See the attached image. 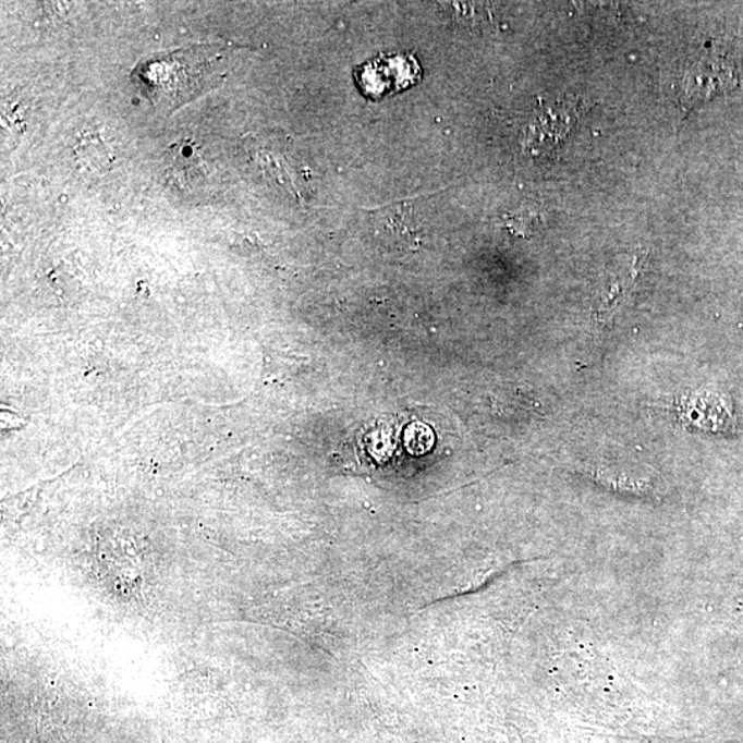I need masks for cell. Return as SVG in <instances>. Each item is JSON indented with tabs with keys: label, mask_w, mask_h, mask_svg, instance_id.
Masks as SVG:
<instances>
[{
	"label": "cell",
	"mask_w": 743,
	"mask_h": 743,
	"mask_svg": "<svg viewBox=\"0 0 743 743\" xmlns=\"http://www.w3.org/2000/svg\"><path fill=\"white\" fill-rule=\"evenodd\" d=\"M222 60L217 46H191L148 57L138 62L131 78L157 111L170 113L217 87Z\"/></svg>",
	"instance_id": "1"
},
{
	"label": "cell",
	"mask_w": 743,
	"mask_h": 743,
	"mask_svg": "<svg viewBox=\"0 0 743 743\" xmlns=\"http://www.w3.org/2000/svg\"><path fill=\"white\" fill-rule=\"evenodd\" d=\"M735 82L734 73L724 59L718 54H703L685 70L680 108L687 114L706 99L730 90Z\"/></svg>",
	"instance_id": "2"
},
{
	"label": "cell",
	"mask_w": 743,
	"mask_h": 743,
	"mask_svg": "<svg viewBox=\"0 0 743 743\" xmlns=\"http://www.w3.org/2000/svg\"><path fill=\"white\" fill-rule=\"evenodd\" d=\"M640 271V259L633 258L630 266H621L619 273H613L601 282L596 290L593 313L600 321L609 320L619 310Z\"/></svg>",
	"instance_id": "3"
},
{
	"label": "cell",
	"mask_w": 743,
	"mask_h": 743,
	"mask_svg": "<svg viewBox=\"0 0 743 743\" xmlns=\"http://www.w3.org/2000/svg\"><path fill=\"white\" fill-rule=\"evenodd\" d=\"M516 217L512 218L509 222V228L514 230L516 234H527L528 230L532 229L531 223H537V214L532 212L531 209L523 208L520 212L515 214Z\"/></svg>",
	"instance_id": "4"
}]
</instances>
